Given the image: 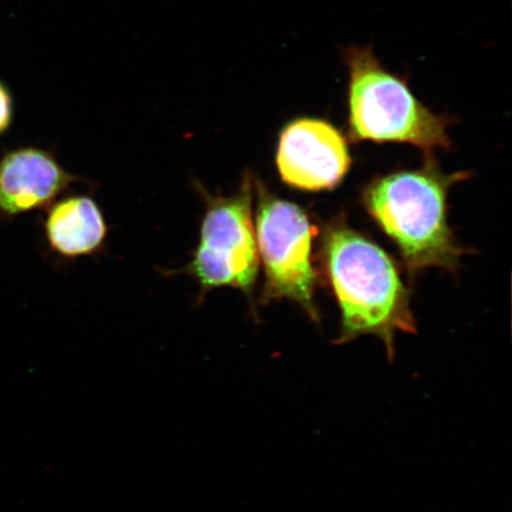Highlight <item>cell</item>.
Returning a JSON list of instances; mask_svg holds the SVG:
<instances>
[{
    "label": "cell",
    "mask_w": 512,
    "mask_h": 512,
    "mask_svg": "<svg viewBox=\"0 0 512 512\" xmlns=\"http://www.w3.org/2000/svg\"><path fill=\"white\" fill-rule=\"evenodd\" d=\"M351 164L342 133L328 121L299 118L280 134L277 166L283 181L303 190L335 188Z\"/></svg>",
    "instance_id": "cell-6"
},
{
    "label": "cell",
    "mask_w": 512,
    "mask_h": 512,
    "mask_svg": "<svg viewBox=\"0 0 512 512\" xmlns=\"http://www.w3.org/2000/svg\"><path fill=\"white\" fill-rule=\"evenodd\" d=\"M349 69L350 137L355 142L411 144L427 152L448 149L450 120L415 98L406 80L388 72L371 47L344 51Z\"/></svg>",
    "instance_id": "cell-3"
},
{
    "label": "cell",
    "mask_w": 512,
    "mask_h": 512,
    "mask_svg": "<svg viewBox=\"0 0 512 512\" xmlns=\"http://www.w3.org/2000/svg\"><path fill=\"white\" fill-rule=\"evenodd\" d=\"M75 181L47 151L11 152L0 162V210L18 215L46 207Z\"/></svg>",
    "instance_id": "cell-7"
},
{
    "label": "cell",
    "mask_w": 512,
    "mask_h": 512,
    "mask_svg": "<svg viewBox=\"0 0 512 512\" xmlns=\"http://www.w3.org/2000/svg\"><path fill=\"white\" fill-rule=\"evenodd\" d=\"M11 99L8 91L0 85V132L9 126L11 120Z\"/></svg>",
    "instance_id": "cell-9"
},
{
    "label": "cell",
    "mask_w": 512,
    "mask_h": 512,
    "mask_svg": "<svg viewBox=\"0 0 512 512\" xmlns=\"http://www.w3.org/2000/svg\"><path fill=\"white\" fill-rule=\"evenodd\" d=\"M206 202L200 243L185 267L201 287L200 296L232 287L251 296L260 259L253 221V179L247 175L239 192L228 197L198 188Z\"/></svg>",
    "instance_id": "cell-4"
},
{
    "label": "cell",
    "mask_w": 512,
    "mask_h": 512,
    "mask_svg": "<svg viewBox=\"0 0 512 512\" xmlns=\"http://www.w3.org/2000/svg\"><path fill=\"white\" fill-rule=\"evenodd\" d=\"M325 261L332 288L342 310L338 343L358 336L382 339L390 361L396 331L414 332L409 296L388 255L342 223L325 236Z\"/></svg>",
    "instance_id": "cell-1"
},
{
    "label": "cell",
    "mask_w": 512,
    "mask_h": 512,
    "mask_svg": "<svg viewBox=\"0 0 512 512\" xmlns=\"http://www.w3.org/2000/svg\"><path fill=\"white\" fill-rule=\"evenodd\" d=\"M46 232L49 245L64 258L91 255L104 245L107 224L91 197L72 196L50 209Z\"/></svg>",
    "instance_id": "cell-8"
},
{
    "label": "cell",
    "mask_w": 512,
    "mask_h": 512,
    "mask_svg": "<svg viewBox=\"0 0 512 512\" xmlns=\"http://www.w3.org/2000/svg\"><path fill=\"white\" fill-rule=\"evenodd\" d=\"M256 183L255 235L266 279L262 300H293L316 319V273L311 262L316 228L296 204L280 200Z\"/></svg>",
    "instance_id": "cell-5"
},
{
    "label": "cell",
    "mask_w": 512,
    "mask_h": 512,
    "mask_svg": "<svg viewBox=\"0 0 512 512\" xmlns=\"http://www.w3.org/2000/svg\"><path fill=\"white\" fill-rule=\"evenodd\" d=\"M462 176L447 177L428 163L421 170L377 179L364 192V206L399 246L412 271L458 266L463 251L447 224L446 198L450 185Z\"/></svg>",
    "instance_id": "cell-2"
}]
</instances>
